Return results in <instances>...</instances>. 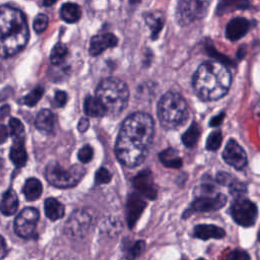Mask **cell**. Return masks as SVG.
<instances>
[{"label": "cell", "instance_id": "6da1fadb", "mask_svg": "<svg viewBox=\"0 0 260 260\" xmlns=\"http://www.w3.org/2000/svg\"><path fill=\"white\" fill-rule=\"evenodd\" d=\"M154 133L152 118L145 113L127 117L118 134L115 152L120 162L128 168L139 166L146 157Z\"/></svg>", "mask_w": 260, "mask_h": 260}, {"label": "cell", "instance_id": "7a4b0ae2", "mask_svg": "<svg viewBox=\"0 0 260 260\" xmlns=\"http://www.w3.org/2000/svg\"><path fill=\"white\" fill-rule=\"evenodd\" d=\"M29 30L21 10L0 6V57L8 58L19 53L27 44Z\"/></svg>", "mask_w": 260, "mask_h": 260}, {"label": "cell", "instance_id": "3957f363", "mask_svg": "<svg viewBox=\"0 0 260 260\" xmlns=\"http://www.w3.org/2000/svg\"><path fill=\"white\" fill-rule=\"evenodd\" d=\"M193 86L201 100H218L229 91L231 86L230 71L218 61L204 62L193 76Z\"/></svg>", "mask_w": 260, "mask_h": 260}, {"label": "cell", "instance_id": "277c9868", "mask_svg": "<svg viewBox=\"0 0 260 260\" xmlns=\"http://www.w3.org/2000/svg\"><path fill=\"white\" fill-rule=\"evenodd\" d=\"M95 98L106 108L107 114L119 115L127 106L129 90L121 79L108 77L103 79L98 85Z\"/></svg>", "mask_w": 260, "mask_h": 260}, {"label": "cell", "instance_id": "5b68a950", "mask_svg": "<svg viewBox=\"0 0 260 260\" xmlns=\"http://www.w3.org/2000/svg\"><path fill=\"white\" fill-rule=\"evenodd\" d=\"M188 106L184 98L178 92L165 93L157 105V117L166 129H176L188 119Z\"/></svg>", "mask_w": 260, "mask_h": 260}, {"label": "cell", "instance_id": "8992f818", "mask_svg": "<svg viewBox=\"0 0 260 260\" xmlns=\"http://www.w3.org/2000/svg\"><path fill=\"white\" fill-rule=\"evenodd\" d=\"M85 174V169L79 165L64 169L59 162L52 161L46 167L45 177L47 181L58 188H70L77 185Z\"/></svg>", "mask_w": 260, "mask_h": 260}, {"label": "cell", "instance_id": "52a82bcc", "mask_svg": "<svg viewBox=\"0 0 260 260\" xmlns=\"http://www.w3.org/2000/svg\"><path fill=\"white\" fill-rule=\"evenodd\" d=\"M209 3L207 1L182 0L178 3L176 10L177 21L181 25H187L199 18H202L206 12Z\"/></svg>", "mask_w": 260, "mask_h": 260}, {"label": "cell", "instance_id": "ba28073f", "mask_svg": "<svg viewBox=\"0 0 260 260\" xmlns=\"http://www.w3.org/2000/svg\"><path fill=\"white\" fill-rule=\"evenodd\" d=\"M231 213L234 220L242 226H251L255 223L258 209L257 206L249 199L244 197L235 200L231 207Z\"/></svg>", "mask_w": 260, "mask_h": 260}, {"label": "cell", "instance_id": "9c48e42d", "mask_svg": "<svg viewBox=\"0 0 260 260\" xmlns=\"http://www.w3.org/2000/svg\"><path fill=\"white\" fill-rule=\"evenodd\" d=\"M40 218L38 209L26 207L22 209L14 220L15 234L23 239L31 238L36 232V228Z\"/></svg>", "mask_w": 260, "mask_h": 260}, {"label": "cell", "instance_id": "30bf717a", "mask_svg": "<svg viewBox=\"0 0 260 260\" xmlns=\"http://www.w3.org/2000/svg\"><path fill=\"white\" fill-rule=\"evenodd\" d=\"M91 224V216L85 210H75L65 223L64 231L66 235L73 239L84 237Z\"/></svg>", "mask_w": 260, "mask_h": 260}, {"label": "cell", "instance_id": "8fae6325", "mask_svg": "<svg viewBox=\"0 0 260 260\" xmlns=\"http://www.w3.org/2000/svg\"><path fill=\"white\" fill-rule=\"evenodd\" d=\"M226 203V197L225 195L218 193L213 196H207V195H202L197 197L190 206V209H188L184 217L188 215V213L192 212H210V211H215L220 209L221 207L224 206Z\"/></svg>", "mask_w": 260, "mask_h": 260}, {"label": "cell", "instance_id": "7c38bea8", "mask_svg": "<svg viewBox=\"0 0 260 260\" xmlns=\"http://www.w3.org/2000/svg\"><path fill=\"white\" fill-rule=\"evenodd\" d=\"M222 158L224 161L237 170H241L247 165V155L243 147L234 139H230L223 149Z\"/></svg>", "mask_w": 260, "mask_h": 260}, {"label": "cell", "instance_id": "4fadbf2b", "mask_svg": "<svg viewBox=\"0 0 260 260\" xmlns=\"http://www.w3.org/2000/svg\"><path fill=\"white\" fill-rule=\"evenodd\" d=\"M133 185L139 195L147 199L154 200L157 195V189L153 181L152 174L149 170H144L138 173L133 178Z\"/></svg>", "mask_w": 260, "mask_h": 260}, {"label": "cell", "instance_id": "5bb4252c", "mask_svg": "<svg viewBox=\"0 0 260 260\" xmlns=\"http://www.w3.org/2000/svg\"><path fill=\"white\" fill-rule=\"evenodd\" d=\"M118 44V39L111 32H104L93 36L89 43V54L98 56L109 48H114Z\"/></svg>", "mask_w": 260, "mask_h": 260}, {"label": "cell", "instance_id": "9a60e30c", "mask_svg": "<svg viewBox=\"0 0 260 260\" xmlns=\"http://www.w3.org/2000/svg\"><path fill=\"white\" fill-rule=\"evenodd\" d=\"M146 206V202L143 200L142 196L138 194H131L127 200L126 205V213H127V223L130 229H132L141 213L143 212Z\"/></svg>", "mask_w": 260, "mask_h": 260}, {"label": "cell", "instance_id": "2e32d148", "mask_svg": "<svg viewBox=\"0 0 260 260\" xmlns=\"http://www.w3.org/2000/svg\"><path fill=\"white\" fill-rule=\"evenodd\" d=\"M250 22L245 17H235L229 21L225 27V36L230 41L236 42L242 39L249 30Z\"/></svg>", "mask_w": 260, "mask_h": 260}, {"label": "cell", "instance_id": "e0dca14e", "mask_svg": "<svg viewBox=\"0 0 260 260\" xmlns=\"http://www.w3.org/2000/svg\"><path fill=\"white\" fill-rule=\"evenodd\" d=\"M194 236L200 240L221 239L225 236L224 230L213 224H198L194 228Z\"/></svg>", "mask_w": 260, "mask_h": 260}, {"label": "cell", "instance_id": "ac0fdd59", "mask_svg": "<svg viewBox=\"0 0 260 260\" xmlns=\"http://www.w3.org/2000/svg\"><path fill=\"white\" fill-rule=\"evenodd\" d=\"M35 125L42 132H45V133L52 132L55 125L54 114L47 109L40 111L36 117Z\"/></svg>", "mask_w": 260, "mask_h": 260}, {"label": "cell", "instance_id": "d6986e66", "mask_svg": "<svg viewBox=\"0 0 260 260\" xmlns=\"http://www.w3.org/2000/svg\"><path fill=\"white\" fill-rule=\"evenodd\" d=\"M18 207V198L12 189H8L2 196L0 203V211L4 215H12L16 212Z\"/></svg>", "mask_w": 260, "mask_h": 260}, {"label": "cell", "instance_id": "ffe728a7", "mask_svg": "<svg viewBox=\"0 0 260 260\" xmlns=\"http://www.w3.org/2000/svg\"><path fill=\"white\" fill-rule=\"evenodd\" d=\"M45 214L51 220H57L64 216L65 208L64 205L55 198H48L44 204Z\"/></svg>", "mask_w": 260, "mask_h": 260}, {"label": "cell", "instance_id": "44dd1931", "mask_svg": "<svg viewBox=\"0 0 260 260\" xmlns=\"http://www.w3.org/2000/svg\"><path fill=\"white\" fill-rule=\"evenodd\" d=\"M84 113L89 117H103L107 114L106 108L95 96L88 95L84 100Z\"/></svg>", "mask_w": 260, "mask_h": 260}, {"label": "cell", "instance_id": "7402d4cb", "mask_svg": "<svg viewBox=\"0 0 260 260\" xmlns=\"http://www.w3.org/2000/svg\"><path fill=\"white\" fill-rule=\"evenodd\" d=\"M158 158L161 164L171 169H180L182 167V158L179 155L178 150L174 148H167L158 154Z\"/></svg>", "mask_w": 260, "mask_h": 260}, {"label": "cell", "instance_id": "603a6c76", "mask_svg": "<svg viewBox=\"0 0 260 260\" xmlns=\"http://www.w3.org/2000/svg\"><path fill=\"white\" fill-rule=\"evenodd\" d=\"M22 192L26 200L35 201L38 198H40V196L42 195V192H43L42 183L36 178H29L25 181L22 188Z\"/></svg>", "mask_w": 260, "mask_h": 260}, {"label": "cell", "instance_id": "cb8c5ba5", "mask_svg": "<svg viewBox=\"0 0 260 260\" xmlns=\"http://www.w3.org/2000/svg\"><path fill=\"white\" fill-rule=\"evenodd\" d=\"M24 141H19V142H13V145L10 148V153L9 157L13 165L17 168H21L25 166L26 160H27V153L24 148Z\"/></svg>", "mask_w": 260, "mask_h": 260}, {"label": "cell", "instance_id": "d4e9b609", "mask_svg": "<svg viewBox=\"0 0 260 260\" xmlns=\"http://www.w3.org/2000/svg\"><path fill=\"white\" fill-rule=\"evenodd\" d=\"M61 18L67 23H74L77 22L81 17V10L80 7L75 3H65L61 6L60 9Z\"/></svg>", "mask_w": 260, "mask_h": 260}, {"label": "cell", "instance_id": "484cf974", "mask_svg": "<svg viewBox=\"0 0 260 260\" xmlns=\"http://www.w3.org/2000/svg\"><path fill=\"white\" fill-rule=\"evenodd\" d=\"M146 23L150 28L151 31V39L155 40L158 35L159 31L161 30L162 26H164V17L162 14L160 12H151L148 13L145 17Z\"/></svg>", "mask_w": 260, "mask_h": 260}, {"label": "cell", "instance_id": "4316f807", "mask_svg": "<svg viewBox=\"0 0 260 260\" xmlns=\"http://www.w3.org/2000/svg\"><path fill=\"white\" fill-rule=\"evenodd\" d=\"M200 137V128L196 122H193L191 126L182 135V142L187 147H193Z\"/></svg>", "mask_w": 260, "mask_h": 260}, {"label": "cell", "instance_id": "83f0119b", "mask_svg": "<svg viewBox=\"0 0 260 260\" xmlns=\"http://www.w3.org/2000/svg\"><path fill=\"white\" fill-rule=\"evenodd\" d=\"M67 55H68L67 47L62 43H58L53 47L50 53V61L53 65H60L64 62Z\"/></svg>", "mask_w": 260, "mask_h": 260}, {"label": "cell", "instance_id": "f1b7e54d", "mask_svg": "<svg viewBox=\"0 0 260 260\" xmlns=\"http://www.w3.org/2000/svg\"><path fill=\"white\" fill-rule=\"evenodd\" d=\"M8 128L14 142L24 141V127L20 120L17 118H11L8 123Z\"/></svg>", "mask_w": 260, "mask_h": 260}, {"label": "cell", "instance_id": "f546056e", "mask_svg": "<svg viewBox=\"0 0 260 260\" xmlns=\"http://www.w3.org/2000/svg\"><path fill=\"white\" fill-rule=\"evenodd\" d=\"M43 95L44 88L42 86H37L23 98V104L27 107H34L38 104V102L42 99Z\"/></svg>", "mask_w": 260, "mask_h": 260}, {"label": "cell", "instance_id": "4dcf8cb0", "mask_svg": "<svg viewBox=\"0 0 260 260\" xmlns=\"http://www.w3.org/2000/svg\"><path fill=\"white\" fill-rule=\"evenodd\" d=\"M249 6L248 2H238V1H229V2H221L219 3L218 7H217V11L216 13L219 15L221 13H225L228 11L231 10H235V9H245Z\"/></svg>", "mask_w": 260, "mask_h": 260}, {"label": "cell", "instance_id": "1f68e13d", "mask_svg": "<svg viewBox=\"0 0 260 260\" xmlns=\"http://www.w3.org/2000/svg\"><path fill=\"white\" fill-rule=\"evenodd\" d=\"M222 141V134L220 131L215 130L211 132L206 140V149L210 151L217 150L221 144Z\"/></svg>", "mask_w": 260, "mask_h": 260}, {"label": "cell", "instance_id": "d6a6232c", "mask_svg": "<svg viewBox=\"0 0 260 260\" xmlns=\"http://www.w3.org/2000/svg\"><path fill=\"white\" fill-rule=\"evenodd\" d=\"M145 248V242L143 240H138L136 241L131 248H129L127 254H126V260H135L137 259L142 252L144 251Z\"/></svg>", "mask_w": 260, "mask_h": 260}, {"label": "cell", "instance_id": "836d02e7", "mask_svg": "<svg viewBox=\"0 0 260 260\" xmlns=\"http://www.w3.org/2000/svg\"><path fill=\"white\" fill-rule=\"evenodd\" d=\"M229 191L232 195L236 197V199L243 197V195L247 192V187L244 183L237 181L236 179L229 185Z\"/></svg>", "mask_w": 260, "mask_h": 260}, {"label": "cell", "instance_id": "e575fe53", "mask_svg": "<svg viewBox=\"0 0 260 260\" xmlns=\"http://www.w3.org/2000/svg\"><path fill=\"white\" fill-rule=\"evenodd\" d=\"M48 22H49V20H48V17L46 16V14H43V13L38 14L34 20L35 31L38 34L43 32L47 28Z\"/></svg>", "mask_w": 260, "mask_h": 260}, {"label": "cell", "instance_id": "d590c367", "mask_svg": "<svg viewBox=\"0 0 260 260\" xmlns=\"http://www.w3.org/2000/svg\"><path fill=\"white\" fill-rule=\"evenodd\" d=\"M78 159L79 161L86 164L89 162L93 156V149L90 145H84L82 148L79 149L78 151Z\"/></svg>", "mask_w": 260, "mask_h": 260}, {"label": "cell", "instance_id": "8d00e7d4", "mask_svg": "<svg viewBox=\"0 0 260 260\" xmlns=\"http://www.w3.org/2000/svg\"><path fill=\"white\" fill-rule=\"evenodd\" d=\"M111 179L112 175L106 168H100L95 173V182L98 184H107Z\"/></svg>", "mask_w": 260, "mask_h": 260}, {"label": "cell", "instance_id": "74e56055", "mask_svg": "<svg viewBox=\"0 0 260 260\" xmlns=\"http://www.w3.org/2000/svg\"><path fill=\"white\" fill-rule=\"evenodd\" d=\"M225 260H251L250 256L247 252L240 250V249H236L234 251H232L225 258Z\"/></svg>", "mask_w": 260, "mask_h": 260}, {"label": "cell", "instance_id": "f35d334b", "mask_svg": "<svg viewBox=\"0 0 260 260\" xmlns=\"http://www.w3.org/2000/svg\"><path fill=\"white\" fill-rule=\"evenodd\" d=\"M67 103V93L62 90H58L54 95V105L55 107H63Z\"/></svg>", "mask_w": 260, "mask_h": 260}, {"label": "cell", "instance_id": "ab89813d", "mask_svg": "<svg viewBox=\"0 0 260 260\" xmlns=\"http://www.w3.org/2000/svg\"><path fill=\"white\" fill-rule=\"evenodd\" d=\"M215 180H216V182H217L218 184H220V185H228V186H229V185L235 180V178H234L232 175L228 174V173H222V172H220V173H218V174L216 175Z\"/></svg>", "mask_w": 260, "mask_h": 260}, {"label": "cell", "instance_id": "60d3db41", "mask_svg": "<svg viewBox=\"0 0 260 260\" xmlns=\"http://www.w3.org/2000/svg\"><path fill=\"white\" fill-rule=\"evenodd\" d=\"M8 253V248L6 242L2 236H0V260L4 259Z\"/></svg>", "mask_w": 260, "mask_h": 260}, {"label": "cell", "instance_id": "b9f144b4", "mask_svg": "<svg viewBox=\"0 0 260 260\" xmlns=\"http://www.w3.org/2000/svg\"><path fill=\"white\" fill-rule=\"evenodd\" d=\"M88 127H89V121L86 118H81L77 125L79 132H85L88 129Z\"/></svg>", "mask_w": 260, "mask_h": 260}, {"label": "cell", "instance_id": "7bdbcfd3", "mask_svg": "<svg viewBox=\"0 0 260 260\" xmlns=\"http://www.w3.org/2000/svg\"><path fill=\"white\" fill-rule=\"evenodd\" d=\"M8 137V129L3 124H0V144L4 143Z\"/></svg>", "mask_w": 260, "mask_h": 260}, {"label": "cell", "instance_id": "ee69618b", "mask_svg": "<svg viewBox=\"0 0 260 260\" xmlns=\"http://www.w3.org/2000/svg\"><path fill=\"white\" fill-rule=\"evenodd\" d=\"M223 118H224V113H220L219 115L213 117V118L210 120V126L214 127V126L220 125L221 122H222V120H223Z\"/></svg>", "mask_w": 260, "mask_h": 260}, {"label": "cell", "instance_id": "f6af8a7d", "mask_svg": "<svg viewBox=\"0 0 260 260\" xmlns=\"http://www.w3.org/2000/svg\"><path fill=\"white\" fill-rule=\"evenodd\" d=\"M254 111H255L256 115L260 117V102H259V103H258V104L255 106V109H254Z\"/></svg>", "mask_w": 260, "mask_h": 260}, {"label": "cell", "instance_id": "bcb514c9", "mask_svg": "<svg viewBox=\"0 0 260 260\" xmlns=\"http://www.w3.org/2000/svg\"><path fill=\"white\" fill-rule=\"evenodd\" d=\"M55 3V1H45V2H43V5H45V6H49V5H53Z\"/></svg>", "mask_w": 260, "mask_h": 260}, {"label": "cell", "instance_id": "7dc6e473", "mask_svg": "<svg viewBox=\"0 0 260 260\" xmlns=\"http://www.w3.org/2000/svg\"><path fill=\"white\" fill-rule=\"evenodd\" d=\"M258 240H259V242H260V232H259V234H258Z\"/></svg>", "mask_w": 260, "mask_h": 260}, {"label": "cell", "instance_id": "c3c4849f", "mask_svg": "<svg viewBox=\"0 0 260 260\" xmlns=\"http://www.w3.org/2000/svg\"><path fill=\"white\" fill-rule=\"evenodd\" d=\"M197 260H205V259H204V258H198Z\"/></svg>", "mask_w": 260, "mask_h": 260}]
</instances>
